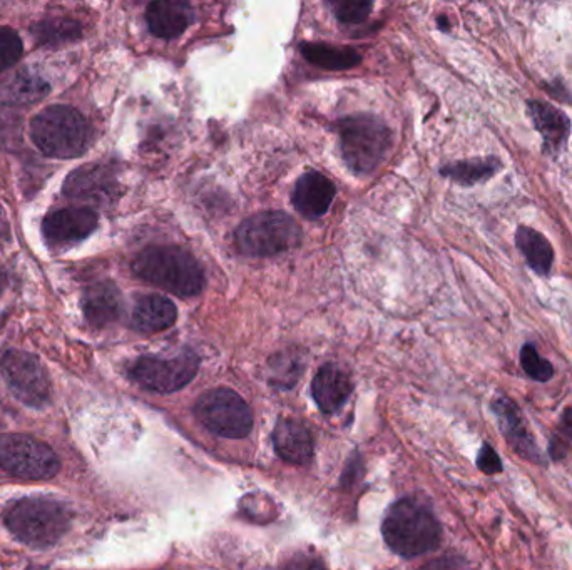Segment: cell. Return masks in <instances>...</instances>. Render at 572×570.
<instances>
[{
  "label": "cell",
  "mask_w": 572,
  "mask_h": 570,
  "mask_svg": "<svg viewBox=\"0 0 572 570\" xmlns=\"http://www.w3.org/2000/svg\"><path fill=\"white\" fill-rule=\"evenodd\" d=\"M2 520L21 544L31 549H51L71 529L72 512L61 500L39 495L7 505Z\"/></svg>",
  "instance_id": "6da1fadb"
},
{
  "label": "cell",
  "mask_w": 572,
  "mask_h": 570,
  "mask_svg": "<svg viewBox=\"0 0 572 570\" xmlns=\"http://www.w3.org/2000/svg\"><path fill=\"white\" fill-rule=\"evenodd\" d=\"M32 143L51 159H76L87 153L92 128L81 112L71 106L44 107L29 124Z\"/></svg>",
  "instance_id": "7a4b0ae2"
},
{
  "label": "cell",
  "mask_w": 572,
  "mask_h": 570,
  "mask_svg": "<svg viewBox=\"0 0 572 570\" xmlns=\"http://www.w3.org/2000/svg\"><path fill=\"white\" fill-rule=\"evenodd\" d=\"M134 275L149 285L159 286L176 296L200 295L205 273L195 256L179 246H149L134 258Z\"/></svg>",
  "instance_id": "3957f363"
},
{
  "label": "cell",
  "mask_w": 572,
  "mask_h": 570,
  "mask_svg": "<svg viewBox=\"0 0 572 570\" xmlns=\"http://www.w3.org/2000/svg\"><path fill=\"white\" fill-rule=\"evenodd\" d=\"M382 532L390 549L409 559L437 549L442 537L435 515L424 504L410 499L390 507Z\"/></svg>",
  "instance_id": "277c9868"
},
{
  "label": "cell",
  "mask_w": 572,
  "mask_h": 570,
  "mask_svg": "<svg viewBox=\"0 0 572 570\" xmlns=\"http://www.w3.org/2000/svg\"><path fill=\"white\" fill-rule=\"evenodd\" d=\"M338 133L343 161L353 173H372L392 148V131L368 114L342 119Z\"/></svg>",
  "instance_id": "5b68a950"
},
{
  "label": "cell",
  "mask_w": 572,
  "mask_h": 570,
  "mask_svg": "<svg viewBox=\"0 0 572 570\" xmlns=\"http://www.w3.org/2000/svg\"><path fill=\"white\" fill-rule=\"evenodd\" d=\"M302 240L297 221L281 213L266 211L241 223L236 231V246L246 256L268 258L292 250Z\"/></svg>",
  "instance_id": "8992f818"
},
{
  "label": "cell",
  "mask_w": 572,
  "mask_h": 570,
  "mask_svg": "<svg viewBox=\"0 0 572 570\" xmlns=\"http://www.w3.org/2000/svg\"><path fill=\"white\" fill-rule=\"evenodd\" d=\"M0 469L12 477L51 480L62 469L56 450L39 438L24 433L0 435Z\"/></svg>",
  "instance_id": "52a82bcc"
},
{
  "label": "cell",
  "mask_w": 572,
  "mask_h": 570,
  "mask_svg": "<svg viewBox=\"0 0 572 570\" xmlns=\"http://www.w3.org/2000/svg\"><path fill=\"white\" fill-rule=\"evenodd\" d=\"M0 373L12 395L27 407L44 408L51 402V378L41 358L11 348L0 357Z\"/></svg>",
  "instance_id": "ba28073f"
},
{
  "label": "cell",
  "mask_w": 572,
  "mask_h": 570,
  "mask_svg": "<svg viewBox=\"0 0 572 570\" xmlns=\"http://www.w3.org/2000/svg\"><path fill=\"white\" fill-rule=\"evenodd\" d=\"M195 415L210 432L226 438H243L253 428L248 403L230 388L203 393L195 405Z\"/></svg>",
  "instance_id": "9c48e42d"
},
{
  "label": "cell",
  "mask_w": 572,
  "mask_h": 570,
  "mask_svg": "<svg viewBox=\"0 0 572 570\" xmlns=\"http://www.w3.org/2000/svg\"><path fill=\"white\" fill-rule=\"evenodd\" d=\"M200 358L184 350L173 358L141 357L129 367V378L144 390L156 393L178 392L196 377Z\"/></svg>",
  "instance_id": "30bf717a"
},
{
  "label": "cell",
  "mask_w": 572,
  "mask_h": 570,
  "mask_svg": "<svg viewBox=\"0 0 572 570\" xmlns=\"http://www.w3.org/2000/svg\"><path fill=\"white\" fill-rule=\"evenodd\" d=\"M98 226V213L89 206H79L47 213L42 219L41 231L51 250L62 251L89 238Z\"/></svg>",
  "instance_id": "8fae6325"
},
{
  "label": "cell",
  "mask_w": 572,
  "mask_h": 570,
  "mask_svg": "<svg viewBox=\"0 0 572 570\" xmlns=\"http://www.w3.org/2000/svg\"><path fill=\"white\" fill-rule=\"evenodd\" d=\"M62 194L72 201L104 208L119 198L118 178L108 164H84L64 179Z\"/></svg>",
  "instance_id": "7c38bea8"
},
{
  "label": "cell",
  "mask_w": 572,
  "mask_h": 570,
  "mask_svg": "<svg viewBox=\"0 0 572 570\" xmlns=\"http://www.w3.org/2000/svg\"><path fill=\"white\" fill-rule=\"evenodd\" d=\"M492 412L496 415L501 428L502 437L509 443L514 452L531 464H541L542 455L537 448L536 440L532 438L521 410L511 398L499 397L492 402Z\"/></svg>",
  "instance_id": "4fadbf2b"
},
{
  "label": "cell",
  "mask_w": 572,
  "mask_h": 570,
  "mask_svg": "<svg viewBox=\"0 0 572 570\" xmlns=\"http://www.w3.org/2000/svg\"><path fill=\"white\" fill-rule=\"evenodd\" d=\"M81 308L89 325L106 328L123 313V295L113 281H96L82 293Z\"/></svg>",
  "instance_id": "5bb4252c"
},
{
  "label": "cell",
  "mask_w": 572,
  "mask_h": 570,
  "mask_svg": "<svg viewBox=\"0 0 572 570\" xmlns=\"http://www.w3.org/2000/svg\"><path fill=\"white\" fill-rule=\"evenodd\" d=\"M337 189L335 184L318 171H310L298 179L293 191V206L307 219L322 218L332 206Z\"/></svg>",
  "instance_id": "9a60e30c"
},
{
  "label": "cell",
  "mask_w": 572,
  "mask_h": 570,
  "mask_svg": "<svg viewBox=\"0 0 572 570\" xmlns=\"http://www.w3.org/2000/svg\"><path fill=\"white\" fill-rule=\"evenodd\" d=\"M527 112L537 133L542 136L544 151L551 156L561 153L571 134V121L566 114L544 101L527 102Z\"/></svg>",
  "instance_id": "2e32d148"
},
{
  "label": "cell",
  "mask_w": 572,
  "mask_h": 570,
  "mask_svg": "<svg viewBox=\"0 0 572 570\" xmlns=\"http://www.w3.org/2000/svg\"><path fill=\"white\" fill-rule=\"evenodd\" d=\"M146 22L153 36L171 41L181 36L193 22V9L186 2L158 0L149 4Z\"/></svg>",
  "instance_id": "e0dca14e"
},
{
  "label": "cell",
  "mask_w": 572,
  "mask_h": 570,
  "mask_svg": "<svg viewBox=\"0 0 572 570\" xmlns=\"http://www.w3.org/2000/svg\"><path fill=\"white\" fill-rule=\"evenodd\" d=\"M312 393L322 412H337L350 397L352 382L337 365H325L313 378Z\"/></svg>",
  "instance_id": "ac0fdd59"
},
{
  "label": "cell",
  "mask_w": 572,
  "mask_h": 570,
  "mask_svg": "<svg viewBox=\"0 0 572 570\" xmlns=\"http://www.w3.org/2000/svg\"><path fill=\"white\" fill-rule=\"evenodd\" d=\"M178 318V310L166 296L144 295L136 301L131 315V326L139 333H158L168 330Z\"/></svg>",
  "instance_id": "d6986e66"
},
{
  "label": "cell",
  "mask_w": 572,
  "mask_h": 570,
  "mask_svg": "<svg viewBox=\"0 0 572 570\" xmlns=\"http://www.w3.org/2000/svg\"><path fill=\"white\" fill-rule=\"evenodd\" d=\"M273 443L280 459L288 464L305 465L313 457L312 435L302 423L283 420L273 432Z\"/></svg>",
  "instance_id": "ffe728a7"
},
{
  "label": "cell",
  "mask_w": 572,
  "mask_h": 570,
  "mask_svg": "<svg viewBox=\"0 0 572 570\" xmlns=\"http://www.w3.org/2000/svg\"><path fill=\"white\" fill-rule=\"evenodd\" d=\"M51 86L37 74L29 71L17 72L16 76L0 87V102L14 107H26L49 96Z\"/></svg>",
  "instance_id": "44dd1931"
},
{
  "label": "cell",
  "mask_w": 572,
  "mask_h": 570,
  "mask_svg": "<svg viewBox=\"0 0 572 570\" xmlns=\"http://www.w3.org/2000/svg\"><path fill=\"white\" fill-rule=\"evenodd\" d=\"M31 34L37 46L57 49L79 41L82 37V26L71 17H47L31 27Z\"/></svg>",
  "instance_id": "7402d4cb"
},
{
  "label": "cell",
  "mask_w": 572,
  "mask_h": 570,
  "mask_svg": "<svg viewBox=\"0 0 572 570\" xmlns=\"http://www.w3.org/2000/svg\"><path fill=\"white\" fill-rule=\"evenodd\" d=\"M517 250L521 251L526 258L527 265L539 276H547L551 273L554 263V250L546 236L539 231L519 226L516 231Z\"/></svg>",
  "instance_id": "603a6c76"
},
{
  "label": "cell",
  "mask_w": 572,
  "mask_h": 570,
  "mask_svg": "<svg viewBox=\"0 0 572 570\" xmlns=\"http://www.w3.org/2000/svg\"><path fill=\"white\" fill-rule=\"evenodd\" d=\"M499 169H502L501 159L477 158L447 164L440 169V173L445 178L452 179L454 183L474 186V184L484 183L487 179H491Z\"/></svg>",
  "instance_id": "cb8c5ba5"
},
{
  "label": "cell",
  "mask_w": 572,
  "mask_h": 570,
  "mask_svg": "<svg viewBox=\"0 0 572 570\" xmlns=\"http://www.w3.org/2000/svg\"><path fill=\"white\" fill-rule=\"evenodd\" d=\"M302 54L308 62L328 71H347L362 61L360 54L353 49L327 44H303Z\"/></svg>",
  "instance_id": "d4e9b609"
},
{
  "label": "cell",
  "mask_w": 572,
  "mask_h": 570,
  "mask_svg": "<svg viewBox=\"0 0 572 570\" xmlns=\"http://www.w3.org/2000/svg\"><path fill=\"white\" fill-rule=\"evenodd\" d=\"M24 146V116L19 107L0 102V149L19 151Z\"/></svg>",
  "instance_id": "484cf974"
},
{
  "label": "cell",
  "mask_w": 572,
  "mask_h": 570,
  "mask_svg": "<svg viewBox=\"0 0 572 570\" xmlns=\"http://www.w3.org/2000/svg\"><path fill=\"white\" fill-rule=\"evenodd\" d=\"M302 375V363L298 357L290 353H281L278 357L271 358L270 383L278 388H292Z\"/></svg>",
  "instance_id": "4316f807"
},
{
  "label": "cell",
  "mask_w": 572,
  "mask_h": 570,
  "mask_svg": "<svg viewBox=\"0 0 572 570\" xmlns=\"http://www.w3.org/2000/svg\"><path fill=\"white\" fill-rule=\"evenodd\" d=\"M24 56V42L14 29L0 26V72L16 66Z\"/></svg>",
  "instance_id": "83f0119b"
},
{
  "label": "cell",
  "mask_w": 572,
  "mask_h": 570,
  "mask_svg": "<svg viewBox=\"0 0 572 570\" xmlns=\"http://www.w3.org/2000/svg\"><path fill=\"white\" fill-rule=\"evenodd\" d=\"M521 365L527 377L536 380V382H549L554 377V367H552L551 362L542 358L531 343L524 345L521 350Z\"/></svg>",
  "instance_id": "f1b7e54d"
},
{
  "label": "cell",
  "mask_w": 572,
  "mask_h": 570,
  "mask_svg": "<svg viewBox=\"0 0 572 570\" xmlns=\"http://www.w3.org/2000/svg\"><path fill=\"white\" fill-rule=\"evenodd\" d=\"M572 445V408H566L562 413L561 422L552 433L549 442V457L554 462L566 459Z\"/></svg>",
  "instance_id": "f546056e"
},
{
  "label": "cell",
  "mask_w": 572,
  "mask_h": 570,
  "mask_svg": "<svg viewBox=\"0 0 572 570\" xmlns=\"http://www.w3.org/2000/svg\"><path fill=\"white\" fill-rule=\"evenodd\" d=\"M335 16L338 21L343 24H358L367 19L368 14L372 11L370 2H358V0H338V2H330Z\"/></svg>",
  "instance_id": "4dcf8cb0"
},
{
  "label": "cell",
  "mask_w": 572,
  "mask_h": 570,
  "mask_svg": "<svg viewBox=\"0 0 572 570\" xmlns=\"http://www.w3.org/2000/svg\"><path fill=\"white\" fill-rule=\"evenodd\" d=\"M477 467L486 475L501 474V457H499V453H497L489 443H484L481 450H479V455H477Z\"/></svg>",
  "instance_id": "1f68e13d"
},
{
  "label": "cell",
  "mask_w": 572,
  "mask_h": 570,
  "mask_svg": "<svg viewBox=\"0 0 572 570\" xmlns=\"http://www.w3.org/2000/svg\"><path fill=\"white\" fill-rule=\"evenodd\" d=\"M283 570H327V567L317 555L298 554L286 562Z\"/></svg>",
  "instance_id": "d6a6232c"
},
{
  "label": "cell",
  "mask_w": 572,
  "mask_h": 570,
  "mask_svg": "<svg viewBox=\"0 0 572 570\" xmlns=\"http://www.w3.org/2000/svg\"><path fill=\"white\" fill-rule=\"evenodd\" d=\"M7 286V276L4 271L0 270V293L4 291V288Z\"/></svg>",
  "instance_id": "836d02e7"
},
{
  "label": "cell",
  "mask_w": 572,
  "mask_h": 570,
  "mask_svg": "<svg viewBox=\"0 0 572 570\" xmlns=\"http://www.w3.org/2000/svg\"><path fill=\"white\" fill-rule=\"evenodd\" d=\"M439 24L440 26H442V29H444V31H449V21H447L445 17H440Z\"/></svg>",
  "instance_id": "e575fe53"
}]
</instances>
